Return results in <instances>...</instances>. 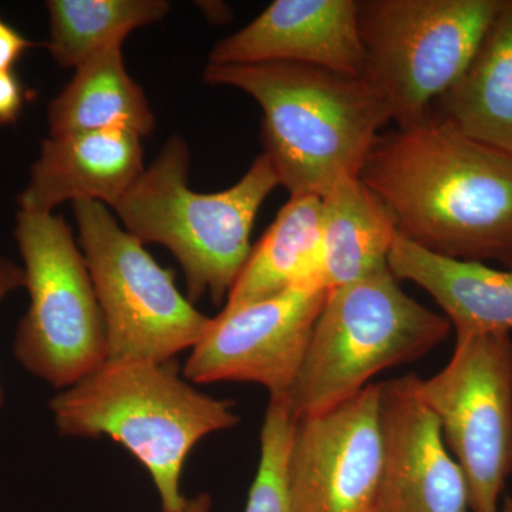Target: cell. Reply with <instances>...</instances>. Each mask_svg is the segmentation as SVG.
<instances>
[{
    "label": "cell",
    "instance_id": "1",
    "mask_svg": "<svg viewBox=\"0 0 512 512\" xmlns=\"http://www.w3.org/2000/svg\"><path fill=\"white\" fill-rule=\"evenodd\" d=\"M400 237L460 261L512 268V157L431 113L377 137L359 175Z\"/></svg>",
    "mask_w": 512,
    "mask_h": 512
},
{
    "label": "cell",
    "instance_id": "2",
    "mask_svg": "<svg viewBox=\"0 0 512 512\" xmlns=\"http://www.w3.org/2000/svg\"><path fill=\"white\" fill-rule=\"evenodd\" d=\"M205 82L235 87L261 107L264 154L292 195L323 198L359 177L390 111L365 77L288 62L211 64Z\"/></svg>",
    "mask_w": 512,
    "mask_h": 512
},
{
    "label": "cell",
    "instance_id": "3",
    "mask_svg": "<svg viewBox=\"0 0 512 512\" xmlns=\"http://www.w3.org/2000/svg\"><path fill=\"white\" fill-rule=\"evenodd\" d=\"M234 406L195 389L174 360H107L49 402L64 436L109 437L130 451L150 474L163 512L184 510L188 454L204 437L237 426Z\"/></svg>",
    "mask_w": 512,
    "mask_h": 512
},
{
    "label": "cell",
    "instance_id": "4",
    "mask_svg": "<svg viewBox=\"0 0 512 512\" xmlns=\"http://www.w3.org/2000/svg\"><path fill=\"white\" fill-rule=\"evenodd\" d=\"M190 165L187 143L171 137L113 210L144 245L174 255L192 303L204 295L221 303L247 264L256 214L279 181L262 153L237 184L202 194L188 187Z\"/></svg>",
    "mask_w": 512,
    "mask_h": 512
},
{
    "label": "cell",
    "instance_id": "5",
    "mask_svg": "<svg viewBox=\"0 0 512 512\" xmlns=\"http://www.w3.org/2000/svg\"><path fill=\"white\" fill-rule=\"evenodd\" d=\"M450 330V320L410 298L390 268L330 289L286 396L293 416L346 402L387 367L429 353Z\"/></svg>",
    "mask_w": 512,
    "mask_h": 512
},
{
    "label": "cell",
    "instance_id": "6",
    "mask_svg": "<svg viewBox=\"0 0 512 512\" xmlns=\"http://www.w3.org/2000/svg\"><path fill=\"white\" fill-rule=\"evenodd\" d=\"M504 0L357 2L363 77L409 127L463 76Z\"/></svg>",
    "mask_w": 512,
    "mask_h": 512
},
{
    "label": "cell",
    "instance_id": "7",
    "mask_svg": "<svg viewBox=\"0 0 512 512\" xmlns=\"http://www.w3.org/2000/svg\"><path fill=\"white\" fill-rule=\"evenodd\" d=\"M15 238L30 302L13 353L33 376L64 390L109 359L106 325L86 259L60 215L19 211Z\"/></svg>",
    "mask_w": 512,
    "mask_h": 512
},
{
    "label": "cell",
    "instance_id": "8",
    "mask_svg": "<svg viewBox=\"0 0 512 512\" xmlns=\"http://www.w3.org/2000/svg\"><path fill=\"white\" fill-rule=\"evenodd\" d=\"M79 244L103 313L109 359L165 363L194 349L212 318L195 309L107 205L73 202Z\"/></svg>",
    "mask_w": 512,
    "mask_h": 512
},
{
    "label": "cell",
    "instance_id": "9",
    "mask_svg": "<svg viewBox=\"0 0 512 512\" xmlns=\"http://www.w3.org/2000/svg\"><path fill=\"white\" fill-rule=\"evenodd\" d=\"M468 485L471 512H497L512 474L510 333L458 336L448 365L420 380Z\"/></svg>",
    "mask_w": 512,
    "mask_h": 512
},
{
    "label": "cell",
    "instance_id": "10",
    "mask_svg": "<svg viewBox=\"0 0 512 512\" xmlns=\"http://www.w3.org/2000/svg\"><path fill=\"white\" fill-rule=\"evenodd\" d=\"M328 292L318 285L295 286L264 301L222 309L185 362V379L256 383L271 397L288 396Z\"/></svg>",
    "mask_w": 512,
    "mask_h": 512
},
{
    "label": "cell",
    "instance_id": "11",
    "mask_svg": "<svg viewBox=\"0 0 512 512\" xmlns=\"http://www.w3.org/2000/svg\"><path fill=\"white\" fill-rule=\"evenodd\" d=\"M380 384L296 421L288 461L293 512H375L382 468Z\"/></svg>",
    "mask_w": 512,
    "mask_h": 512
},
{
    "label": "cell",
    "instance_id": "12",
    "mask_svg": "<svg viewBox=\"0 0 512 512\" xmlns=\"http://www.w3.org/2000/svg\"><path fill=\"white\" fill-rule=\"evenodd\" d=\"M420 377L380 384L382 468L375 512H471L466 476L451 457Z\"/></svg>",
    "mask_w": 512,
    "mask_h": 512
},
{
    "label": "cell",
    "instance_id": "13",
    "mask_svg": "<svg viewBox=\"0 0 512 512\" xmlns=\"http://www.w3.org/2000/svg\"><path fill=\"white\" fill-rule=\"evenodd\" d=\"M288 62L363 77L365 53L356 0H276L249 25L220 40L211 64Z\"/></svg>",
    "mask_w": 512,
    "mask_h": 512
},
{
    "label": "cell",
    "instance_id": "14",
    "mask_svg": "<svg viewBox=\"0 0 512 512\" xmlns=\"http://www.w3.org/2000/svg\"><path fill=\"white\" fill-rule=\"evenodd\" d=\"M141 137L94 131L49 137L19 195L20 211L53 214L66 201H96L113 208L144 173Z\"/></svg>",
    "mask_w": 512,
    "mask_h": 512
},
{
    "label": "cell",
    "instance_id": "15",
    "mask_svg": "<svg viewBox=\"0 0 512 512\" xmlns=\"http://www.w3.org/2000/svg\"><path fill=\"white\" fill-rule=\"evenodd\" d=\"M389 268L430 293L446 313L456 335L510 333L512 268L495 269L483 262L446 258L397 237Z\"/></svg>",
    "mask_w": 512,
    "mask_h": 512
},
{
    "label": "cell",
    "instance_id": "16",
    "mask_svg": "<svg viewBox=\"0 0 512 512\" xmlns=\"http://www.w3.org/2000/svg\"><path fill=\"white\" fill-rule=\"evenodd\" d=\"M124 40H117L76 67L73 79L49 104V136L126 131L147 137L156 126L144 90L128 74Z\"/></svg>",
    "mask_w": 512,
    "mask_h": 512
},
{
    "label": "cell",
    "instance_id": "17",
    "mask_svg": "<svg viewBox=\"0 0 512 512\" xmlns=\"http://www.w3.org/2000/svg\"><path fill=\"white\" fill-rule=\"evenodd\" d=\"M322 269V198L292 195L252 247L224 309L264 301L295 286H322Z\"/></svg>",
    "mask_w": 512,
    "mask_h": 512
},
{
    "label": "cell",
    "instance_id": "18",
    "mask_svg": "<svg viewBox=\"0 0 512 512\" xmlns=\"http://www.w3.org/2000/svg\"><path fill=\"white\" fill-rule=\"evenodd\" d=\"M434 106L431 113L461 133L512 157V0H504L470 66Z\"/></svg>",
    "mask_w": 512,
    "mask_h": 512
},
{
    "label": "cell",
    "instance_id": "19",
    "mask_svg": "<svg viewBox=\"0 0 512 512\" xmlns=\"http://www.w3.org/2000/svg\"><path fill=\"white\" fill-rule=\"evenodd\" d=\"M399 237L387 205L359 177L343 178L322 198V286L335 289L389 268Z\"/></svg>",
    "mask_w": 512,
    "mask_h": 512
},
{
    "label": "cell",
    "instance_id": "20",
    "mask_svg": "<svg viewBox=\"0 0 512 512\" xmlns=\"http://www.w3.org/2000/svg\"><path fill=\"white\" fill-rule=\"evenodd\" d=\"M47 49L62 67H79L128 33L160 22L171 10L167 0H49Z\"/></svg>",
    "mask_w": 512,
    "mask_h": 512
},
{
    "label": "cell",
    "instance_id": "21",
    "mask_svg": "<svg viewBox=\"0 0 512 512\" xmlns=\"http://www.w3.org/2000/svg\"><path fill=\"white\" fill-rule=\"evenodd\" d=\"M296 421L286 397H271L261 429V457L245 512H293L288 461Z\"/></svg>",
    "mask_w": 512,
    "mask_h": 512
},
{
    "label": "cell",
    "instance_id": "22",
    "mask_svg": "<svg viewBox=\"0 0 512 512\" xmlns=\"http://www.w3.org/2000/svg\"><path fill=\"white\" fill-rule=\"evenodd\" d=\"M29 99L30 92L15 70H0V127L15 124Z\"/></svg>",
    "mask_w": 512,
    "mask_h": 512
},
{
    "label": "cell",
    "instance_id": "23",
    "mask_svg": "<svg viewBox=\"0 0 512 512\" xmlns=\"http://www.w3.org/2000/svg\"><path fill=\"white\" fill-rule=\"evenodd\" d=\"M36 46L0 16V70H12L22 56Z\"/></svg>",
    "mask_w": 512,
    "mask_h": 512
},
{
    "label": "cell",
    "instance_id": "24",
    "mask_svg": "<svg viewBox=\"0 0 512 512\" xmlns=\"http://www.w3.org/2000/svg\"><path fill=\"white\" fill-rule=\"evenodd\" d=\"M25 288V271L15 262L0 256V302L16 289ZM5 402L2 386H0V407Z\"/></svg>",
    "mask_w": 512,
    "mask_h": 512
},
{
    "label": "cell",
    "instance_id": "25",
    "mask_svg": "<svg viewBox=\"0 0 512 512\" xmlns=\"http://www.w3.org/2000/svg\"><path fill=\"white\" fill-rule=\"evenodd\" d=\"M211 505L210 495L201 493L197 497L188 498V503L181 512H211Z\"/></svg>",
    "mask_w": 512,
    "mask_h": 512
},
{
    "label": "cell",
    "instance_id": "26",
    "mask_svg": "<svg viewBox=\"0 0 512 512\" xmlns=\"http://www.w3.org/2000/svg\"><path fill=\"white\" fill-rule=\"evenodd\" d=\"M497 512H512V498H505L503 507L498 508Z\"/></svg>",
    "mask_w": 512,
    "mask_h": 512
}]
</instances>
